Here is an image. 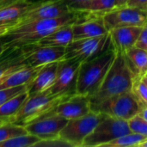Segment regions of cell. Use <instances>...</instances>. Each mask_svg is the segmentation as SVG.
Segmentation results:
<instances>
[{"mask_svg":"<svg viewBox=\"0 0 147 147\" xmlns=\"http://www.w3.org/2000/svg\"><path fill=\"white\" fill-rule=\"evenodd\" d=\"M79 12L72 11L60 17L31 21L17 24L10 28L0 37L4 49L22 47L36 44L40 40L52 34L57 29L70 24H73L82 17Z\"/></svg>","mask_w":147,"mask_h":147,"instance_id":"1","label":"cell"},{"mask_svg":"<svg viewBox=\"0 0 147 147\" xmlns=\"http://www.w3.org/2000/svg\"><path fill=\"white\" fill-rule=\"evenodd\" d=\"M117 52L112 45L102 53L82 62L77 81V94L92 96L99 90L113 65Z\"/></svg>","mask_w":147,"mask_h":147,"instance_id":"2","label":"cell"},{"mask_svg":"<svg viewBox=\"0 0 147 147\" xmlns=\"http://www.w3.org/2000/svg\"><path fill=\"white\" fill-rule=\"evenodd\" d=\"M134 77L127 63L124 53L117 52L115 59L95 95L90 97V107L102 101L132 90Z\"/></svg>","mask_w":147,"mask_h":147,"instance_id":"3","label":"cell"},{"mask_svg":"<svg viewBox=\"0 0 147 147\" xmlns=\"http://www.w3.org/2000/svg\"><path fill=\"white\" fill-rule=\"evenodd\" d=\"M67 96H58L47 91L30 96L25 101L11 122L25 127L37 118L53 110V109Z\"/></svg>","mask_w":147,"mask_h":147,"instance_id":"4","label":"cell"},{"mask_svg":"<svg viewBox=\"0 0 147 147\" xmlns=\"http://www.w3.org/2000/svg\"><path fill=\"white\" fill-rule=\"evenodd\" d=\"M140 109L141 105L132 90L109 97L91 107L93 111L126 121L139 115Z\"/></svg>","mask_w":147,"mask_h":147,"instance_id":"5","label":"cell"},{"mask_svg":"<svg viewBox=\"0 0 147 147\" xmlns=\"http://www.w3.org/2000/svg\"><path fill=\"white\" fill-rule=\"evenodd\" d=\"M131 133L126 120L106 115L85 138L82 147H104L114 140Z\"/></svg>","mask_w":147,"mask_h":147,"instance_id":"6","label":"cell"},{"mask_svg":"<svg viewBox=\"0 0 147 147\" xmlns=\"http://www.w3.org/2000/svg\"><path fill=\"white\" fill-rule=\"evenodd\" d=\"M106 115L91 110L87 115L69 120L59 133V137L71 147H82L85 138L95 129Z\"/></svg>","mask_w":147,"mask_h":147,"instance_id":"7","label":"cell"},{"mask_svg":"<svg viewBox=\"0 0 147 147\" xmlns=\"http://www.w3.org/2000/svg\"><path fill=\"white\" fill-rule=\"evenodd\" d=\"M82 62L76 58L63 59L59 61L55 82L47 91L58 96H70L77 94L78 75Z\"/></svg>","mask_w":147,"mask_h":147,"instance_id":"8","label":"cell"},{"mask_svg":"<svg viewBox=\"0 0 147 147\" xmlns=\"http://www.w3.org/2000/svg\"><path fill=\"white\" fill-rule=\"evenodd\" d=\"M111 45L109 34L99 37L73 40L66 47L64 59H79L82 61L94 58Z\"/></svg>","mask_w":147,"mask_h":147,"instance_id":"9","label":"cell"},{"mask_svg":"<svg viewBox=\"0 0 147 147\" xmlns=\"http://www.w3.org/2000/svg\"><path fill=\"white\" fill-rule=\"evenodd\" d=\"M103 22L109 32L114 28L130 26L143 27L147 22V12L136 8L124 6L114 8L102 16Z\"/></svg>","mask_w":147,"mask_h":147,"instance_id":"10","label":"cell"},{"mask_svg":"<svg viewBox=\"0 0 147 147\" xmlns=\"http://www.w3.org/2000/svg\"><path fill=\"white\" fill-rule=\"evenodd\" d=\"M71 12H72V10L63 0L40 1L34 3V5L19 18L17 24L36 20L57 18Z\"/></svg>","mask_w":147,"mask_h":147,"instance_id":"11","label":"cell"},{"mask_svg":"<svg viewBox=\"0 0 147 147\" xmlns=\"http://www.w3.org/2000/svg\"><path fill=\"white\" fill-rule=\"evenodd\" d=\"M68 120L52 111L37 118L25 126L28 134L40 138V140L59 137V133L67 124Z\"/></svg>","mask_w":147,"mask_h":147,"instance_id":"12","label":"cell"},{"mask_svg":"<svg viewBox=\"0 0 147 147\" xmlns=\"http://www.w3.org/2000/svg\"><path fill=\"white\" fill-rule=\"evenodd\" d=\"M91 111L90 97L75 94L64 98L53 112L66 120H72L84 116Z\"/></svg>","mask_w":147,"mask_h":147,"instance_id":"13","label":"cell"},{"mask_svg":"<svg viewBox=\"0 0 147 147\" xmlns=\"http://www.w3.org/2000/svg\"><path fill=\"white\" fill-rule=\"evenodd\" d=\"M65 47H40L35 44L27 48L26 63L32 67H40L53 62H59L65 58Z\"/></svg>","mask_w":147,"mask_h":147,"instance_id":"14","label":"cell"},{"mask_svg":"<svg viewBox=\"0 0 147 147\" xmlns=\"http://www.w3.org/2000/svg\"><path fill=\"white\" fill-rule=\"evenodd\" d=\"M87 17L72 24L73 40L94 38L109 34L103 22L102 16L86 14Z\"/></svg>","mask_w":147,"mask_h":147,"instance_id":"15","label":"cell"},{"mask_svg":"<svg viewBox=\"0 0 147 147\" xmlns=\"http://www.w3.org/2000/svg\"><path fill=\"white\" fill-rule=\"evenodd\" d=\"M141 30L142 27L140 26L114 28L109 32L111 45L116 52L125 53L128 49L135 47Z\"/></svg>","mask_w":147,"mask_h":147,"instance_id":"16","label":"cell"},{"mask_svg":"<svg viewBox=\"0 0 147 147\" xmlns=\"http://www.w3.org/2000/svg\"><path fill=\"white\" fill-rule=\"evenodd\" d=\"M59 62H53L43 65L33 80L26 85L28 96L37 93L47 91L54 84Z\"/></svg>","mask_w":147,"mask_h":147,"instance_id":"17","label":"cell"},{"mask_svg":"<svg viewBox=\"0 0 147 147\" xmlns=\"http://www.w3.org/2000/svg\"><path fill=\"white\" fill-rule=\"evenodd\" d=\"M6 51V57H3V53L0 55V82L13 71L27 65V46L16 48H8Z\"/></svg>","mask_w":147,"mask_h":147,"instance_id":"18","label":"cell"},{"mask_svg":"<svg viewBox=\"0 0 147 147\" xmlns=\"http://www.w3.org/2000/svg\"><path fill=\"white\" fill-rule=\"evenodd\" d=\"M41 67L42 66L32 67L26 65L17 69L0 82V90L17 87L21 85H27L33 80V78L36 76Z\"/></svg>","mask_w":147,"mask_h":147,"instance_id":"19","label":"cell"},{"mask_svg":"<svg viewBox=\"0 0 147 147\" xmlns=\"http://www.w3.org/2000/svg\"><path fill=\"white\" fill-rule=\"evenodd\" d=\"M134 79L142 78L147 71V51L134 47L124 53Z\"/></svg>","mask_w":147,"mask_h":147,"instance_id":"20","label":"cell"},{"mask_svg":"<svg viewBox=\"0 0 147 147\" xmlns=\"http://www.w3.org/2000/svg\"><path fill=\"white\" fill-rule=\"evenodd\" d=\"M73 40L72 24L64 26L46 37L40 40L35 45L40 47H66Z\"/></svg>","mask_w":147,"mask_h":147,"instance_id":"21","label":"cell"},{"mask_svg":"<svg viewBox=\"0 0 147 147\" xmlns=\"http://www.w3.org/2000/svg\"><path fill=\"white\" fill-rule=\"evenodd\" d=\"M28 97V93L27 91V88L20 92L19 94L12 96L9 100H7L4 103L0 106V120L3 121H10L16 115L25 101Z\"/></svg>","mask_w":147,"mask_h":147,"instance_id":"22","label":"cell"},{"mask_svg":"<svg viewBox=\"0 0 147 147\" xmlns=\"http://www.w3.org/2000/svg\"><path fill=\"white\" fill-rule=\"evenodd\" d=\"M34 2L22 0L14 4L0 9V22H9L18 21L19 18H21L24 13L34 5Z\"/></svg>","mask_w":147,"mask_h":147,"instance_id":"23","label":"cell"},{"mask_svg":"<svg viewBox=\"0 0 147 147\" xmlns=\"http://www.w3.org/2000/svg\"><path fill=\"white\" fill-rule=\"evenodd\" d=\"M115 7V0H88L78 6L74 11L85 14L103 16Z\"/></svg>","mask_w":147,"mask_h":147,"instance_id":"24","label":"cell"},{"mask_svg":"<svg viewBox=\"0 0 147 147\" xmlns=\"http://www.w3.org/2000/svg\"><path fill=\"white\" fill-rule=\"evenodd\" d=\"M146 139L147 137L144 135L131 132L114 140L113 141L105 145L104 147H138L140 144H141Z\"/></svg>","mask_w":147,"mask_h":147,"instance_id":"25","label":"cell"},{"mask_svg":"<svg viewBox=\"0 0 147 147\" xmlns=\"http://www.w3.org/2000/svg\"><path fill=\"white\" fill-rule=\"evenodd\" d=\"M28 134L25 127L15 124L10 121L3 122L0 125V143L14 137Z\"/></svg>","mask_w":147,"mask_h":147,"instance_id":"26","label":"cell"},{"mask_svg":"<svg viewBox=\"0 0 147 147\" xmlns=\"http://www.w3.org/2000/svg\"><path fill=\"white\" fill-rule=\"evenodd\" d=\"M40 138L37 136L26 134L9 139L6 141L0 143V147H30L34 146L36 143L40 141Z\"/></svg>","mask_w":147,"mask_h":147,"instance_id":"27","label":"cell"},{"mask_svg":"<svg viewBox=\"0 0 147 147\" xmlns=\"http://www.w3.org/2000/svg\"><path fill=\"white\" fill-rule=\"evenodd\" d=\"M132 92L137 97L141 108L147 106V85L143 82L142 78L134 79Z\"/></svg>","mask_w":147,"mask_h":147,"instance_id":"28","label":"cell"},{"mask_svg":"<svg viewBox=\"0 0 147 147\" xmlns=\"http://www.w3.org/2000/svg\"><path fill=\"white\" fill-rule=\"evenodd\" d=\"M129 129L132 133L139 134L147 137V121L137 115L127 121Z\"/></svg>","mask_w":147,"mask_h":147,"instance_id":"29","label":"cell"},{"mask_svg":"<svg viewBox=\"0 0 147 147\" xmlns=\"http://www.w3.org/2000/svg\"><path fill=\"white\" fill-rule=\"evenodd\" d=\"M25 89H26V85H21V86L9 88V89H1L0 90V106L3 103H4L7 100L19 94Z\"/></svg>","mask_w":147,"mask_h":147,"instance_id":"30","label":"cell"},{"mask_svg":"<svg viewBox=\"0 0 147 147\" xmlns=\"http://www.w3.org/2000/svg\"><path fill=\"white\" fill-rule=\"evenodd\" d=\"M34 146L40 147H53V146H69L71 147V146L62 140L60 137H57L54 139L51 140H40L38 143L35 144Z\"/></svg>","mask_w":147,"mask_h":147,"instance_id":"31","label":"cell"},{"mask_svg":"<svg viewBox=\"0 0 147 147\" xmlns=\"http://www.w3.org/2000/svg\"><path fill=\"white\" fill-rule=\"evenodd\" d=\"M135 47L147 51V22L142 27V30L136 41Z\"/></svg>","mask_w":147,"mask_h":147,"instance_id":"32","label":"cell"},{"mask_svg":"<svg viewBox=\"0 0 147 147\" xmlns=\"http://www.w3.org/2000/svg\"><path fill=\"white\" fill-rule=\"evenodd\" d=\"M127 6L136 8L147 12V0H129Z\"/></svg>","mask_w":147,"mask_h":147,"instance_id":"33","label":"cell"},{"mask_svg":"<svg viewBox=\"0 0 147 147\" xmlns=\"http://www.w3.org/2000/svg\"><path fill=\"white\" fill-rule=\"evenodd\" d=\"M63 1L70 7V9H71L72 11H74V9H75L78 6L81 5L82 3H85V2L88 1V0H63Z\"/></svg>","mask_w":147,"mask_h":147,"instance_id":"34","label":"cell"},{"mask_svg":"<svg viewBox=\"0 0 147 147\" xmlns=\"http://www.w3.org/2000/svg\"><path fill=\"white\" fill-rule=\"evenodd\" d=\"M20 1H22V0H0V9L5 8V7L9 6L11 4L18 3Z\"/></svg>","mask_w":147,"mask_h":147,"instance_id":"35","label":"cell"},{"mask_svg":"<svg viewBox=\"0 0 147 147\" xmlns=\"http://www.w3.org/2000/svg\"><path fill=\"white\" fill-rule=\"evenodd\" d=\"M17 23H18V21L9 22H0V29L1 28H10L16 26Z\"/></svg>","mask_w":147,"mask_h":147,"instance_id":"36","label":"cell"},{"mask_svg":"<svg viewBox=\"0 0 147 147\" xmlns=\"http://www.w3.org/2000/svg\"><path fill=\"white\" fill-rule=\"evenodd\" d=\"M129 0H115V8H120L127 6Z\"/></svg>","mask_w":147,"mask_h":147,"instance_id":"37","label":"cell"},{"mask_svg":"<svg viewBox=\"0 0 147 147\" xmlns=\"http://www.w3.org/2000/svg\"><path fill=\"white\" fill-rule=\"evenodd\" d=\"M4 51H5V49H4L3 44V42L1 41V40H0V55H1Z\"/></svg>","mask_w":147,"mask_h":147,"instance_id":"38","label":"cell"},{"mask_svg":"<svg viewBox=\"0 0 147 147\" xmlns=\"http://www.w3.org/2000/svg\"><path fill=\"white\" fill-rule=\"evenodd\" d=\"M9 29V28H1V29H0V37H1L2 35H3Z\"/></svg>","mask_w":147,"mask_h":147,"instance_id":"39","label":"cell"},{"mask_svg":"<svg viewBox=\"0 0 147 147\" xmlns=\"http://www.w3.org/2000/svg\"><path fill=\"white\" fill-rule=\"evenodd\" d=\"M138 147H147V139L145 141H143L141 144H140Z\"/></svg>","mask_w":147,"mask_h":147,"instance_id":"40","label":"cell"},{"mask_svg":"<svg viewBox=\"0 0 147 147\" xmlns=\"http://www.w3.org/2000/svg\"><path fill=\"white\" fill-rule=\"evenodd\" d=\"M142 80H143V82H144V83H145V84L147 85V78H146V77H143V78H142Z\"/></svg>","mask_w":147,"mask_h":147,"instance_id":"41","label":"cell"},{"mask_svg":"<svg viewBox=\"0 0 147 147\" xmlns=\"http://www.w3.org/2000/svg\"><path fill=\"white\" fill-rule=\"evenodd\" d=\"M3 122H5V121H3V120H0V125H1L2 123H3Z\"/></svg>","mask_w":147,"mask_h":147,"instance_id":"42","label":"cell"},{"mask_svg":"<svg viewBox=\"0 0 147 147\" xmlns=\"http://www.w3.org/2000/svg\"><path fill=\"white\" fill-rule=\"evenodd\" d=\"M145 77H146V78H147V71H146V75H145Z\"/></svg>","mask_w":147,"mask_h":147,"instance_id":"43","label":"cell"}]
</instances>
